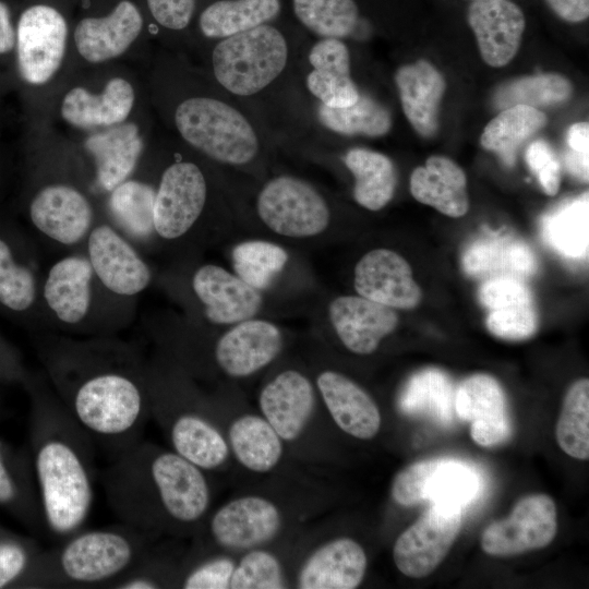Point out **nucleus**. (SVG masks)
<instances>
[{"label": "nucleus", "instance_id": "obj_18", "mask_svg": "<svg viewBox=\"0 0 589 589\" xmlns=\"http://www.w3.org/2000/svg\"><path fill=\"white\" fill-rule=\"evenodd\" d=\"M83 250L100 283L113 294L137 298L154 280L142 252L103 215L88 232Z\"/></svg>", "mask_w": 589, "mask_h": 589}, {"label": "nucleus", "instance_id": "obj_13", "mask_svg": "<svg viewBox=\"0 0 589 589\" xmlns=\"http://www.w3.org/2000/svg\"><path fill=\"white\" fill-rule=\"evenodd\" d=\"M155 47L147 20L135 0H77L71 75L117 62L144 71L152 62Z\"/></svg>", "mask_w": 589, "mask_h": 589}, {"label": "nucleus", "instance_id": "obj_12", "mask_svg": "<svg viewBox=\"0 0 589 589\" xmlns=\"http://www.w3.org/2000/svg\"><path fill=\"white\" fill-rule=\"evenodd\" d=\"M142 164L154 189V230L157 241L179 243L191 237L212 199L209 163L173 137L154 139Z\"/></svg>", "mask_w": 589, "mask_h": 589}, {"label": "nucleus", "instance_id": "obj_52", "mask_svg": "<svg viewBox=\"0 0 589 589\" xmlns=\"http://www.w3.org/2000/svg\"><path fill=\"white\" fill-rule=\"evenodd\" d=\"M525 157L543 192L555 195L561 184V166L552 147L543 140H536L527 147Z\"/></svg>", "mask_w": 589, "mask_h": 589}, {"label": "nucleus", "instance_id": "obj_8", "mask_svg": "<svg viewBox=\"0 0 589 589\" xmlns=\"http://www.w3.org/2000/svg\"><path fill=\"white\" fill-rule=\"evenodd\" d=\"M303 29L290 15L207 44L193 55L206 75L245 107L294 68Z\"/></svg>", "mask_w": 589, "mask_h": 589}, {"label": "nucleus", "instance_id": "obj_43", "mask_svg": "<svg viewBox=\"0 0 589 589\" xmlns=\"http://www.w3.org/2000/svg\"><path fill=\"white\" fill-rule=\"evenodd\" d=\"M555 437L561 449L568 456L589 459V380L575 381L567 389L560 417L556 422Z\"/></svg>", "mask_w": 589, "mask_h": 589}, {"label": "nucleus", "instance_id": "obj_47", "mask_svg": "<svg viewBox=\"0 0 589 589\" xmlns=\"http://www.w3.org/2000/svg\"><path fill=\"white\" fill-rule=\"evenodd\" d=\"M148 552L133 568L116 580L111 589L175 588V580L183 554L173 551L164 541Z\"/></svg>", "mask_w": 589, "mask_h": 589}, {"label": "nucleus", "instance_id": "obj_31", "mask_svg": "<svg viewBox=\"0 0 589 589\" xmlns=\"http://www.w3.org/2000/svg\"><path fill=\"white\" fill-rule=\"evenodd\" d=\"M479 299L488 311L489 332L506 340L530 338L538 329L533 297L522 279L493 277L479 289Z\"/></svg>", "mask_w": 589, "mask_h": 589}, {"label": "nucleus", "instance_id": "obj_50", "mask_svg": "<svg viewBox=\"0 0 589 589\" xmlns=\"http://www.w3.org/2000/svg\"><path fill=\"white\" fill-rule=\"evenodd\" d=\"M443 458L413 462L401 469L394 478L390 495L395 503L411 506L425 500L426 486Z\"/></svg>", "mask_w": 589, "mask_h": 589}, {"label": "nucleus", "instance_id": "obj_37", "mask_svg": "<svg viewBox=\"0 0 589 589\" xmlns=\"http://www.w3.org/2000/svg\"><path fill=\"white\" fill-rule=\"evenodd\" d=\"M464 267L472 276L489 279L515 277L522 279L536 271V260L521 241L512 238H488L476 241L464 255Z\"/></svg>", "mask_w": 589, "mask_h": 589}, {"label": "nucleus", "instance_id": "obj_10", "mask_svg": "<svg viewBox=\"0 0 589 589\" xmlns=\"http://www.w3.org/2000/svg\"><path fill=\"white\" fill-rule=\"evenodd\" d=\"M40 296L48 332L75 337L118 335L137 311V298L116 296L100 283L83 249L47 268Z\"/></svg>", "mask_w": 589, "mask_h": 589}, {"label": "nucleus", "instance_id": "obj_9", "mask_svg": "<svg viewBox=\"0 0 589 589\" xmlns=\"http://www.w3.org/2000/svg\"><path fill=\"white\" fill-rule=\"evenodd\" d=\"M166 538L123 522L81 529L41 551L31 575L45 588H109Z\"/></svg>", "mask_w": 589, "mask_h": 589}, {"label": "nucleus", "instance_id": "obj_21", "mask_svg": "<svg viewBox=\"0 0 589 589\" xmlns=\"http://www.w3.org/2000/svg\"><path fill=\"white\" fill-rule=\"evenodd\" d=\"M557 532V512L553 498L538 493L521 497L508 517L490 524L481 534L482 550L492 556L507 557L549 545Z\"/></svg>", "mask_w": 589, "mask_h": 589}, {"label": "nucleus", "instance_id": "obj_44", "mask_svg": "<svg viewBox=\"0 0 589 589\" xmlns=\"http://www.w3.org/2000/svg\"><path fill=\"white\" fill-rule=\"evenodd\" d=\"M573 92L570 81L561 74H537L501 85L494 95V104L500 109L515 105L537 108L565 103Z\"/></svg>", "mask_w": 589, "mask_h": 589}, {"label": "nucleus", "instance_id": "obj_51", "mask_svg": "<svg viewBox=\"0 0 589 589\" xmlns=\"http://www.w3.org/2000/svg\"><path fill=\"white\" fill-rule=\"evenodd\" d=\"M19 5L0 0V98L15 89L16 16Z\"/></svg>", "mask_w": 589, "mask_h": 589}, {"label": "nucleus", "instance_id": "obj_14", "mask_svg": "<svg viewBox=\"0 0 589 589\" xmlns=\"http://www.w3.org/2000/svg\"><path fill=\"white\" fill-rule=\"evenodd\" d=\"M292 515L276 496L250 492L237 495L211 510L193 536L194 551L239 554L266 548L291 524Z\"/></svg>", "mask_w": 589, "mask_h": 589}, {"label": "nucleus", "instance_id": "obj_6", "mask_svg": "<svg viewBox=\"0 0 589 589\" xmlns=\"http://www.w3.org/2000/svg\"><path fill=\"white\" fill-rule=\"evenodd\" d=\"M77 0H23L16 16L15 77L24 121H48L71 75Z\"/></svg>", "mask_w": 589, "mask_h": 589}, {"label": "nucleus", "instance_id": "obj_40", "mask_svg": "<svg viewBox=\"0 0 589 589\" xmlns=\"http://www.w3.org/2000/svg\"><path fill=\"white\" fill-rule=\"evenodd\" d=\"M548 123L546 115L538 108L515 105L502 109L484 128L480 143L494 152L505 166L515 164L519 147Z\"/></svg>", "mask_w": 589, "mask_h": 589}, {"label": "nucleus", "instance_id": "obj_23", "mask_svg": "<svg viewBox=\"0 0 589 589\" xmlns=\"http://www.w3.org/2000/svg\"><path fill=\"white\" fill-rule=\"evenodd\" d=\"M287 15L286 0H197L188 56L207 44Z\"/></svg>", "mask_w": 589, "mask_h": 589}, {"label": "nucleus", "instance_id": "obj_39", "mask_svg": "<svg viewBox=\"0 0 589 589\" xmlns=\"http://www.w3.org/2000/svg\"><path fill=\"white\" fill-rule=\"evenodd\" d=\"M292 20L317 38L356 35L362 16L356 0H286Z\"/></svg>", "mask_w": 589, "mask_h": 589}, {"label": "nucleus", "instance_id": "obj_30", "mask_svg": "<svg viewBox=\"0 0 589 589\" xmlns=\"http://www.w3.org/2000/svg\"><path fill=\"white\" fill-rule=\"evenodd\" d=\"M330 324L350 352L368 356L399 324L395 309L361 296H339L328 306Z\"/></svg>", "mask_w": 589, "mask_h": 589}, {"label": "nucleus", "instance_id": "obj_2", "mask_svg": "<svg viewBox=\"0 0 589 589\" xmlns=\"http://www.w3.org/2000/svg\"><path fill=\"white\" fill-rule=\"evenodd\" d=\"M144 77L156 119L180 144L221 166L242 167L261 156L266 135L257 119L188 55L156 46Z\"/></svg>", "mask_w": 589, "mask_h": 589}, {"label": "nucleus", "instance_id": "obj_26", "mask_svg": "<svg viewBox=\"0 0 589 589\" xmlns=\"http://www.w3.org/2000/svg\"><path fill=\"white\" fill-rule=\"evenodd\" d=\"M315 387L330 420L345 434L358 440L374 438L382 426V416L372 396L347 375L321 371Z\"/></svg>", "mask_w": 589, "mask_h": 589}, {"label": "nucleus", "instance_id": "obj_36", "mask_svg": "<svg viewBox=\"0 0 589 589\" xmlns=\"http://www.w3.org/2000/svg\"><path fill=\"white\" fill-rule=\"evenodd\" d=\"M410 192L420 203L458 218L469 211L465 171L452 159L434 155L410 176Z\"/></svg>", "mask_w": 589, "mask_h": 589}, {"label": "nucleus", "instance_id": "obj_32", "mask_svg": "<svg viewBox=\"0 0 589 589\" xmlns=\"http://www.w3.org/2000/svg\"><path fill=\"white\" fill-rule=\"evenodd\" d=\"M467 16L485 63L495 68L509 63L526 27L522 10L509 0H481L469 5Z\"/></svg>", "mask_w": 589, "mask_h": 589}, {"label": "nucleus", "instance_id": "obj_15", "mask_svg": "<svg viewBox=\"0 0 589 589\" xmlns=\"http://www.w3.org/2000/svg\"><path fill=\"white\" fill-rule=\"evenodd\" d=\"M155 120L151 105L120 125L72 139L91 168L100 200L135 173L155 139Z\"/></svg>", "mask_w": 589, "mask_h": 589}, {"label": "nucleus", "instance_id": "obj_34", "mask_svg": "<svg viewBox=\"0 0 589 589\" xmlns=\"http://www.w3.org/2000/svg\"><path fill=\"white\" fill-rule=\"evenodd\" d=\"M3 233L0 232V308L25 317L43 333L48 332L40 296L44 275L38 259L35 252L19 255L13 240Z\"/></svg>", "mask_w": 589, "mask_h": 589}, {"label": "nucleus", "instance_id": "obj_48", "mask_svg": "<svg viewBox=\"0 0 589 589\" xmlns=\"http://www.w3.org/2000/svg\"><path fill=\"white\" fill-rule=\"evenodd\" d=\"M479 480L476 472L458 460L443 458L430 479L425 500L434 504L461 508L476 495Z\"/></svg>", "mask_w": 589, "mask_h": 589}, {"label": "nucleus", "instance_id": "obj_11", "mask_svg": "<svg viewBox=\"0 0 589 589\" xmlns=\"http://www.w3.org/2000/svg\"><path fill=\"white\" fill-rule=\"evenodd\" d=\"M148 107L144 71L108 63L74 72L58 93L49 121L74 139L120 125Z\"/></svg>", "mask_w": 589, "mask_h": 589}, {"label": "nucleus", "instance_id": "obj_4", "mask_svg": "<svg viewBox=\"0 0 589 589\" xmlns=\"http://www.w3.org/2000/svg\"><path fill=\"white\" fill-rule=\"evenodd\" d=\"M24 208L47 248L83 249L103 215L91 168L77 144L48 121H25Z\"/></svg>", "mask_w": 589, "mask_h": 589}, {"label": "nucleus", "instance_id": "obj_56", "mask_svg": "<svg viewBox=\"0 0 589 589\" xmlns=\"http://www.w3.org/2000/svg\"><path fill=\"white\" fill-rule=\"evenodd\" d=\"M549 7L563 20L570 23L582 22L589 16V0H545Z\"/></svg>", "mask_w": 589, "mask_h": 589}, {"label": "nucleus", "instance_id": "obj_3", "mask_svg": "<svg viewBox=\"0 0 589 589\" xmlns=\"http://www.w3.org/2000/svg\"><path fill=\"white\" fill-rule=\"evenodd\" d=\"M100 481L120 522L160 538H193L212 508L209 474L149 441L109 459Z\"/></svg>", "mask_w": 589, "mask_h": 589}, {"label": "nucleus", "instance_id": "obj_49", "mask_svg": "<svg viewBox=\"0 0 589 589\" xmlns=\"http://www.w3.org/2000/svg\"><path fill=\"white\" fill-rule=\"evenodd\" d=\"M587 197L574 202L548 219L545 236L553 247L570 256L584 255L588 241Z\"/></svg>", "mask_w": 589, "mask_h": 589}, {"label": "nucleus", "instance_id": "obj_27", "mask_svg": "<svg viewBox=\"0 0 589 589\" xmlns=\"http://www.w3.org/2000/svg\"><path fill=\"white\" fill-rule=\"evenodd\" d=\"M213 406L231 457L244 470L268 474L286 460L289 453L286 445L260 412L242 411L231 417L221 412L214 401Z\"/></svg>", "mask_w": 589, "mask_h": 589}, {"label": "nucleus", "instance_id": "obj_45", "mask_svg": "<svg viewBox=\"0 0 589 589\" xmlns=\"http://www.w3.org/2000/svg\"><path fill=\"white\" fill-rule=\"evenodd\" d=\"M231 255L236 275L257 290L267 288L288 262L285 249L264 240L241 242Z\"/></svg>", "mask_w": 589, "mask_h": 589}, {"label": "nucleus", "instance_id": "obj_38", "mask_svg": "<svg viewBox=\"0 0 589 589\" xmlns=\"http://www.w3.org/2000/svg\"><path fill=\"white\" fill-rule=\"evenodd\" d=\"M344 164L354 178L353 199L362 207L376 212L393 199L397 172L389 157L363 147L347 151Z\"/></svg>", "mask_w": 589, "mask_h": 589}, {"label": "nucleus", "instance_id": "obj_17", "mask_svg": "<svg viewBox=\"0 0 589 589\" xmlns=\"http://www.w3.org/2000/svg\"><path fill=\"white\" fill-rule=\"evenodd\" d=\"M255 208L267 228L288 238L317 236L330 221V208L321 192L291 175L269 179L256 196Z\"/></svg>", "mask_w": 589, "mask_h": 589}, {"label": "nucleus", "instance_id": "obj_54", "mask_svg": "<svg viewBox=\"0 0 589 589\" xmlns=\"http://www.w3.org/2000/svg\"><path fill=\"white\" fill-rule=\"evenodd\" d=\"M569 152L566 154V165L572 173L582 179L588 176V122H577L569 127L566 135Z\"/></svg>", "mask_w": 589, "mask_h": 589}, {"label": "nucleus", "instance_id": "obj_33", "mask_svg": "<svg viewBox=\"0 0 589 589\" xmlns=\"http://www.w3.org/2000/svg\"><path fill=\"white\" fill-rule=\"evenodd\" d=\"M309 70L304 86L323 106L344 108L353 105L360 91L351 77L350 53L338 38H317L306 50Z\"/></svg>", "mask_w": 589, "mask_h": 589}, {"label": "nucleus", "instance_id": "obj_53", "mask_svg": "<svg viewBox=\"0 0 589 589\" xmlns=\"http://www.w3.org/2000/svg\"><path fill=\"white\" fill-rule=\"evenodd\" d=\"M41 551L20 541L0 540V588L7 587L31 570Z\"/></svg>", "mask_w": 589, "mask_h": 589}, {"label": "nucleus", "instance_id": "obj_28", "mask_svg": "<svg viewBox=\"0 0 589 589\" xmlns=\"http://www.w3.org/2000/svg\"><path fill=\"white\" fill-rule=\"evenodd\" d=\"M454 406L457 416L470 423L471 438L478 445L491 447L509 437L512 428L506 396L493 376L478 373L464 380L456 392Z\"/></svg>", "mask_w": 589, "mask_h": 589}, {"label": "nucleus", "instance_id": "obj_5", "mask_svg": "<svg viewBox=\"0 0 589 589\" xmlns=\"http://www.w3.org/2000/svg\"><path fill=\"white\" fill-rule=\"evenodd\" d=\"M33 467L44 525L57 542L84 528L95 500V444L45 375L29 381Z\"/></svg>", "mask_w": 589, "mask_h": 589}, {"label": "nucleus", "instance_id": "obj_1", "mask_svg": "<svg viewBox=\"0 0 589 589\" xmlns=\"http://www.w3.org/2000/svg\"><path fill=\"white\" fill-rule=\"evenodd\" d=\"M37 349L50 387L109 459L142 440L151 410L136 342L45 332Z\"/></svg>", "mask_w": 589, "mask_h": 589}, {"label": "nucleus", "instance_id": "obj_20", "mask_svg": "<svg viewBox=\"0 0 589 589\" xmlns=\"http://www.w3.org/2000/svg\"><path fill=\"white\" fill-rule=\"evenodd\" d=\"M461 508L434 504L395 541L393 560L410 578H423L444 561L461 528Z\"/></svg>", "mask_w": 589, "mask_h": 589}, {"label": "nucleus", "instance_id": "obj_41", "mask_svg": "<svg viewBox=\"0 0 589 589\" xmlns=\"http://www.w3.org/2000/svg\"><path fill=\"white\" fill-rule=\"evenodd\" d=\"M314 115L322 128L341 135L378 137L392 128L389 110L364 93H360L353 105L344 108H329L317 103Z\"/></svg>", "mask_w": 589, "mask_h": 589}, {"label": "nucleus", "instance_id": "obj_16", "mask_svg": "<svg viewBox=\"0 0 589 589\" xmlns=\"http://www.w3.org/2000/svg\"><path fill=\"white\" fill-rule=\"evenodd\" d=\"M317 390L301 371L287 369L260 390L259 412L267 420L289 453L308 454L312 436H318Z\"/></svg>", "mask_w": 589, "mask_h": 589}, {"label": "nucleus", "instance_id": "obj_19", "mask_svg": "<svg viewBox=\"0 0 589 589\" xmlns=\"http://www.w3.org/2000/svg\"><path fill=\"white\" fill-rule=\"evenodd\" d=\"M188 302L212 325H235L252 318L261 309L260 290L224 267L205 263L187 276Z\"/></svg>", "mask_w": 589, "mask_h": 589}, {"label": "nucleus", "instance_id": "obj_57", "mask_svg": "<svg viewBox=\"0 0 589 589\" xmlns=\"http://www.w3.org/2000/svg\"><path fill=\"white\" fill-rule=\"evenodd\" d=\"M472 1H481V0H472Z\"/></svg>", "mask_w": 589, "mask_h": 589}, {"label": "nucleus", "instance_id": "obj_29", "mask_svg": "<svg viewBox=\"0 0 589 589\" xmlns=\"http://www.w3.org/2000/svg\"><path fill=\"white\" fill-rule=\"evenodd\" d=\"M153 179L141 163L135 173L101 199L103 216L141 252L157 242Z\"/></svg>", "mask_w": 589, "mask_h": 589}, {"label": "nucleus", "instance_id": "obj_55", "mask_svg": "<svg viewBox=\"0 0 589 589\" xmlns=\"http://www.w3.org/2000/svg\"><path fill=\"white\" fill-rule=\"evenodd\" d=\"M23 489L7 462L3 446L0 443V504L12 505L22 498Z\"/></svg>", "mask_w": 589, "mask_h": 589}, {"label": "nucleus", "instance_id": "obj_25", "mask_svg": "<svg viewBox=\"0 0 589 589\" xmlns=\"http://www.w3.org/2000/svg\"><path fill=\"white\" fill-rule=\"evenodd\" d=\"M353 286L359 296L392 309H413L422 298L411 266L389 249L371 250L359 260Z\"/></svg>", "mask_w": 589, "mask_h": 589}, {"label": "nucleus", "instance_id": "obj_24", "mask_svg": "<svg viewBox=\"0 0 589 589\" xmlns=\"http://www.w3.org/2000/svg\"><path fill=\"white\" fill-rule=\"evenodd\" d=\"M368 557L363 546L349 537L318 542L296 569L292 585L299 589H354L363 581Z\"/></svg>", "mask_w": 589, "mask_h": 589}, {"label": "nucleus", "instance_id": "obj_7", "mask_svg": "<svg viewBox=\"0 0 589 589\" xmlns=\"http://www.w3.org/2000/svg\"><path fill=\"white\" fill-rule=\"evenodd\" d=\"M146 385L151 419L169 448L208 474L226 470L232 457L224 430L191 376L158 351L146 361Z\"/></svg>", "mask_w": 589, "mask_h": 589}, {"label": "nucleus", "instance_id": "obj_35", "mask_svg": "<svg viewBox=\"0 0 589 589\" xmlns=\"http://www.w3.org/2000/svg\"><path fill=\"white\" fill-rule=\"evenodd\" d=\"M395 83L402 110L413 129L422 136H433L438 128L440 104L446 83L441 72L425 60L401 65Z\"/></svg>", "mask_w": 589, "mask_h": 589}, {"label": "nucleus", "instance_id": "obj_42", "mask_svg": "<svg viewBox=\"0 0 589 589\" xmlns=\"http://www.w3.org/2000/svg\"><path fill=\"white\" fill-rule=\"evenodd\" d=\"M156 46L188 55L197 0H135Z\"/></svg>", "mask_w": 589, "mask_h": 589}, {"label": "nucleus", "instance_id": "obj_22", "mask_svg": "<svg viewBox=\"0 0 589 589\" xmlns=\"http://www.w3.org/2000/svg\"><path fill=\"white\" fill-rule=\"evenodd\" d=\"M280 328L266 320L249 318L235 324L212 345L213 365L232 378H245L268 366L281 352Z\"/></svg>", "mask_w": 589, "mask_h": 589}, {"label": "nucleus", "instance_id": "obj_46", "mask_svg": "<svg viewBox=\"0 0 589 589\" xmlns=\"http://www.w3.org/2000/svg\"><path fill=\"white\" fill-rule=\"evenodd\" d=\"M290 585L283 561L268 546L239 553L230 589H284Z\"/></svg>", "mask_w": 589, "mask_h": 589}]
</instances>
